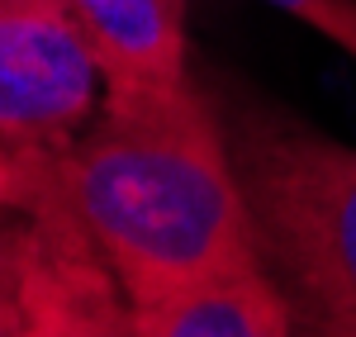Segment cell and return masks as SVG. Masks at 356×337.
Wrapping results in <instances>:
<instances>
[{
	"mask_svg": "<svg viewBox=\"0 0 356 337\" xmlns=\"http://www.w3.org/2000/svg\"><path fill=\"white\" fill-rule=\"evenodd\" d=\"M62 195L129 304H162L266 266L219 100L200 81L105 90Z\"/></svg>",
	"mask_w": 356,
	"mask_h": 337,
	"instance_id": "obj_1",
	"label": "cell"
},
{
	"mask_svg": "<svg viewBox=\"0 0 356 337\" xmlns=\"http://www.w3.org/2000/svg\"><path fill=\"white\" fill-rule=\"evenodd\" d=\"M219 110L266 271L290 313L356 328V142L252 95H223Z\"/></svg>",
	"mask_w": 356,
	"mask_h": 337,
	"instance_id": "obj_2",
	"label": "cell"
},
{
	"mask_svg": "<svg viewBox=\"0 0 356 337\" xmlns=\"http://www.w3.org/2000/svg\"><path fill=\"white\" fill-rule=\"evenodd\" d=\"M105 105V72L62 0L0 5V167L24 214L62 190V167Z\"/></svg>",
	"mask_w": 356,
	"mask_h": 337,
	"instance_id": "obj_3",
	"label": "cell"
},
{
	"mask_svg": "<svg viewBox=\"0 0 356 337\" xmlns=\"http://www.w3.org/2000/svg\"><path fill=\"white\" fill-rule=\"evenodd\" d=\"M33 224V337H134V313L105 256L57 190Z\"/></svg>",
	"mask_w": 356,
	"mask_h": 337,
	"instance_id": "obj_4",
	"label": "cell"
},
{
	"mask_svg": "<svg viewBox=\"0 0 356 337\" xmlns=\"http://www.w3.org/2000/svg\"><path fill=\"white\" fill-rule=\"evenodd\" d=\"M100 57L105 90H171L195 81L186 0H62Z\"/></svg>",
	"mask_w": 356,
	"mask_h": 337,
	"instance_id": "obj_5",
	"label": "cell"
},
{
	"mask_svg": "<svg viewBox=\"0 0 356 337\" xmlns=\"http://www.w3.org/2000/svg\"><path fill=\"white\" fill-rule=\"evenodd\" d=\"M134 337H295V313L266 266L162 304H129Z\"/></svg>",
	"mask_w": 356,
	"mask_h": 337,
	"instance_id": "obj_6",
	"label": "cell"
},
{
	"mask_svg": "<svg viewBox=\"0 0 356 337\" xmlns=\"http://www.w3.org/2000/svg\"><path fill=\"white\" fill-rule=\"evenodd\" d=\"M0 337H33V224L0 214Z\"/></svg>",
	"mask_w": 356,
	"mask_h": 337,
	"instance_id": "obj_7",
	"label": "cell"
},
{
	"mask_svg": "<svg viewBox=\"0 0 356 337\" xmlns=\"http://www.w3.org/2000/svg\"><path fill=\"white\" fill-rule=\"evenodd\" d=\"M266 5L300 19L304 28L323 33L328 43H337L356 62V0H266Z\"/></svg>",
	"mask_w": 356,
	"mask_h": 337,
	"instance_id": "obj_8",
	"label": "cell"
},
{
	"mask_svg": "<svg viewBox=\"0 0 356 337\" xmlns=\"http://www.w3.org/2000/svg\"><path fill=\"white\" fill-rule=\"evenodd\" d=\"M295 337H356V328L323 313H295Z\"/></svg>",
	"mask_w": 356,
	"mask_h": 337,
	"instance_id": "obj_9",
	"label": "cell"
},
{
	"mask_svg": "<svg viewBox=\"0 0 356 337\" xmlns=\"http://www.w3.org/2000/svg\"><path fill=\"white\" fill-rule=\"evenodd\" d=\"M0 214H24V199H19V186L10 181V171L0 167Z\"/></svg>",
	"mask_w": 356,
	"mask_h": 337,
	"instance_id": "obj_10",
	"label": "cell"
},
{
	"mask_svg": "<svg viewBox=\"0 0 356 337\" xmlns=\"http://www.w3.org/2000/svg\"><path fill=\"white\" fill-rule=\"evenodd\" d=\"M0 5H15V0H0Z\"/></svg>",
	"mask_w": 356,
	"mask_h": 337,
	"instance_id": "obj_11",
	"label": "cell"
}]
</instances>
